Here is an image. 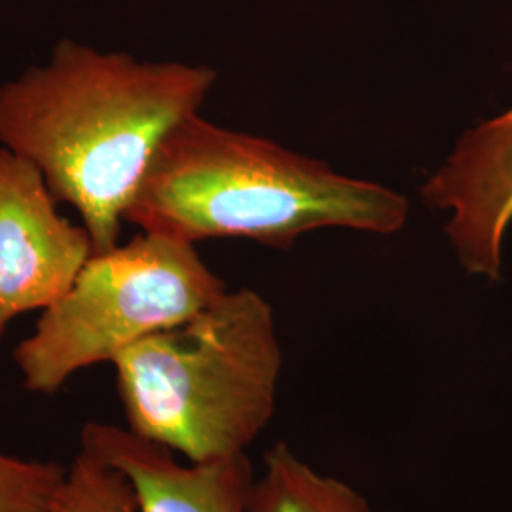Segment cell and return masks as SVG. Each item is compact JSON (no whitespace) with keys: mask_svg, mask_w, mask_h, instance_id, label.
<instances>
[{"mask_svg":"<svg viewBox=\"0 0 512 512\" xmlns=\"http://www.w3.org/2000/svg\"><path fill=\"white\" fill-rule=\"evenodd\" d=\"M215 82L207 65L139 61L65 38L46 65L0 84V145L37 167L103 253L118 245L165 135L200 112Z\"/></svg>","mask_w":512,"mask_h":512,"instance_id":"cell-1","label":"cell"},{"mask_svg":"<svg viewBox=\"0 0 512 512\" xmlns=\"http://www.w3.org/2000/svg\"><path fill=\"white\" fill-rule=\"evenodd\" d=\"M408 211L401 192L194 112L160 143L126 222L194 245L243 238L285 251L321 228L387 236Z\"/></svg>","mask_w":512,"mask_h":512,"instance_id":"cell-2","label":"cell"},{"mask_svg":"<svg viewBox=\"0 0 512 512\" xmlns=\"http://www.w3.org/2000/svg\"><path fill=\"white\" fill-rule=\"evenodd\" d=\"M112 365L131 433L215 463L245 456L274 418L283 351L270 302L238 289Z\"/></svg>","mask_w":512,"mask_h":512,"instance_id":"cell-3","label":"cell"},{"mask_svg":"<svg viewBox=\"0 0 512 512\" xmlns=\"http://www.w3.org/2000/svg\"><path fill=\"white\" fill-rule=\"evenodd\" d=\"M228 291L194 243L141 232L93 253L14 351L25 389L54 395L88 366L205 310Z\"/></svg>","mask_w":512,"mask_h":512,"instance_id":"cell-4","label":"cell"},{"mask_svg":"<svg viewBox=\"0 0 512 512\" xmlns=\"http://www.w3.org/2000/svg\"><path fill=\"white\" fill-rule=\"evenodd\" d=\"M57 203L37 167L0 145V342L19 315L67 293L93 255L88 230Z\"/></svg>","mask_w":512,"mask_h":512,"instance_id":"cell-5","label":"cell"},{"mask_svg":"<svg viewBox=\"0 0 512 512\" xmlns=\"http://www.w3.org/2000/svg\"><path fill=\"white\" fill-rule=\"evenodd\" d=\"M421 196L450 213L446 234L459 264L497 281L512 222V107L465 131Z\"/></svg>","mask_w":512,"mask_h":512,"instance_id":"cell-6","label":"cell"},{"mask_svg":"<svg viewBox=\"0 0 512 512\" xmlns=\"http://www.w3.org/2000/svg\"><path fill=\"white\" fill-rule=\"evenodd\" d=\"M80 450L128 475L139 512H255V469L245 456L179 463L177 454L112 423L88 421Z\"/></svg>","mask_w":512,"mask_h":512,"instance_id":"cell-7","label":"cell"},{"mask_svg":"<svg viewBox=\"0 0 512 512\" xmlns=\"http://www.w3.org/2000/svg\"><path fill=\"white\" fill-rule=\"evenodd\" d=\"M255 512H376L348 482L313 469L285 442L264 456L253 488Z\"/></svg>","mask_w":512,"mask_h":512,"instance_id":"cell-8","label":"cell"},{"mask_svg":"<svg viewBox=\"0 0 512 512\" xmlns=\"http://www.w3.org/2000/svg\"><path fill=\"white\" fill-rule=\"evenodd\" d=\"M42 512H139L128 475L80 450Z\"/></svg>","mask_w":512,"mask_h":512,"instance_id":"cell-9","label":"cell"},{"mask_svg":"<svg viewBox=\"0 0 512 512\" xmlns=\"http://www.w3.org/2000/svg\"><path fill=\"white\" fill-rule=\"evenodd\" d=\"M67 469L55 461L0 452V512H42Z\"/></svg>","mask_w":512,"mask_h":512,"instance_id":"cell-10","label":"cell"}]
</instances>
